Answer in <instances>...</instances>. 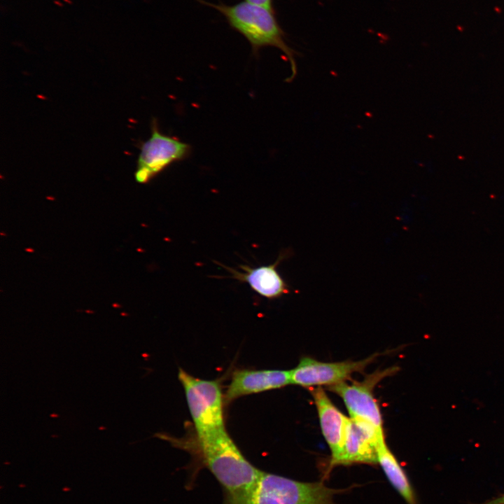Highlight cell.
<instances>
[{"instance_id":"6","label":"cell","mask_w":504,"mask_h":504,"mask_svg":"<svg viewBox=\"0 0 504 504\" xmlns=\"http://www.w3.org/2000/svg\"><path fill=\"white\" fill-rule=\"evenodd\" d=\"M397 370V368H390L377 370L361 382L350 384L344 382L330 386L328 389L342 398L351 418L365 421L383 430L382 414L373 390L379 381Z\"/></svg>"},{"instance_id":"3","label":"cell","mask_w":504,"mask_h":504,"mask_svg":"<svg viewBox=\"0 0 504 504\" xmlns=\"http://www.w3.org/2000/svg\"><path fill=\"white\" fill-rule=\"evenodd\" d=\"M197 1L212 7L221 13L230 27L241 34L250 43L252 52L257 56L261 48L275 47L280 49L290 62L291 81L297 74L295 53L285 41V34L274 15V9L241 1L233 5L211 4L204 0Z\"/></svg>"},{"instance_id":"14","label":"cell","mask_w":504,"mask_h":504,"mask_svg":"<svg viewBox=\"0 0 504 504\" xmlns=\"http://www.w3.org/2000/svg\"><path fill=\"white\" fill-rule=\"evenodd\" d=\"M479 504H504V494Z\"/></svg>"},{"instance_id":"9","label":"cell","mask_w":504,"mask_h":504,"mask_svg":"<svg viewBox=\"0 0 504 504\" xmlns=\"http://www.w3.org/2000/svg\"><path fill=\"white\" fill-rule=\"evenodd\" d=\"M383 440V430L365 421L350 417L341 465L377 464V449Z\"/></svg>"},{"instance_id":"7","label":"cell","mask_w":504,"mask_h":504,"mask_svg":"<svg viewBox=\"0 0 504 504\" xmlns=\"http://www.w3.org/2000/svg\"><path fill=\"white\" fill-rule=\"evenodd\" d=\"M377 357V354L364 360L326 363L304 357L290 370L291 383L303 387L333 386L344 382L351 375L363 370Z\"/></svg>"},{"instance_id":"1","label":"cell","mask_w":504,"mask_h":504,"mask_svg":"<svg viewBox=\"0 0 504 504\" xmlns=\"http://www.w3.org/2000/svg\"><path fill=\"white\" fill-rule=\"evenodd\" d=\"M186 440L171 441L192 456L189 486L202 469H207L220 484L223 496L238 493L248 487L260 470L243 454L225 428L203 434L195 433Z\"/></svg>"},{"instance_id":"11","label":"cell","mask_w":504,"mask_h":504,"mask_svg":"<svg viewBox=\"0 0 504 504\" xmlns=\"http://www.w3.org/2000/svg\"><path fill=\"white\" fill-rule=\"evenodd\" d=\"M290 250L281 252L275 262L268 265L251 267L240 265L242 272L227 268L231 278L246 283L251 288L260 295L269 300H275L291 292L289 285L277 271V266L286 258L290 257Z\"/></svg>"},{"instance_id":"12","label":"cell","mask_w":504,"mask_h":504,"mask_svg":"<svg viewBox=\"0 0 504 504\" xmlns=\"http://www.w3.org/2000/svg\"><path fill=\"white\" fill-rule=\"evenodd\" d=\"M377 461L391 484L406 503L407 504H418L415 493L405 471L388 449L385 440H383L379 444Z\"/></svg>"},{"instance_id":"2","label":"cell","mask_w":504,"mask_h":504,"mask_svg":"<svg viewBox=\"0 0 504 504\" xmlns=\"http://www.w3.org/2000/svg\"><path fill=\"white\" fill-rule=\"evenodd\" d=\"M346 491L329 488L323 482H300L260 470L248 487L223 496L222 504H335L334 496Z\"/></svg>"},{"instance_id":"4","label":"cell","mask_w":504,"mask_h":504,"mask_svg":"<svg viewBox=\"0 0 504 504\" xmlns=\"http://www.w3.org/2000/svg\"><path fill=\"white\" fill-rule=\"evenodd\" d=\"M196 434L225 428V394L218 380L195 377L180 368L178 374Z\"/></svg>"},{"instance_id":"5","label":"cell","mask_w":504,"mask_h":504,"mask_svg":"<svg viewBox=\"0 0 504 504\" xmlns=\"http://www.w3.org/2000/svg\"><path fill=\"white\" fill-rule=\"evenodd\" d=\"M191 153L190 144L161 133L153 119L151 135L141 145L135 179L139 183H147L172 164L188 158Z\"/></svg>"},{"instance_id":"13","label":"cell","mask_w":504,"mask_h":504,"mask_svg":"<svg viewBox=\"0 0 504 504\" xmlns=\"http://www.w3.org/2000/svg\"><path fill=\"white\" fill-rule=\"evenodd\" d=\"M250 3L260 5L268 8H273L272 0H246Z\"/></svg>"},{"instance_id":"8","label":"cell","mask_w":504,"mask_h":504,"mask_svg":"<svg viewBox=\"0 0 504 504\" xmlns=\"http://www.w3.org/2000/svg\"><path fill=\"white\" fill-rule=\"evenodd\" d=\"M311 392L318 412L321 432L331 452L327 471L330 473L332 468L341 465L349 418L335 406L323 388H313Z\"/></svg>"},{"instance_id":"10","label":"cell","mask_w":504,"mask_h":504,"mask_svg":"<svg viewBox=\"0 0 504 504\" xmlns=\"http://www.w3.org/2000/svg\"><path fill=\"white\" fill-rule=\"evenodd\" d=\"M291 383L290 370L239 369L232 374L225 403L251 394L280 388Z\"/></svg>"}]
</instances>
